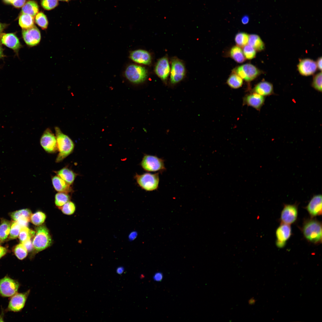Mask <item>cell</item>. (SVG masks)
I'll return each instance as SVG.
<instances>
[{
  "mask_svg": "<svg viewBox=\"0 0 322 322\" xmlns=\"http://www.w3.org/2000/svg\"><path fill=\"white\" fill-rule=\"evenodd\" d=\"M59 0L61 1H69V0Z\"/></svg>",
  "mask_w": 322,
  "mask_h": 322,
  "instance_id": "obj_54",
  "label": "cell"
},
{
  "mask_svg": "<svg viewBox=\"0 0 322 322\" xmlns=\"http://www.w3.org/2000/svg\"><path fill=\"white\" fill-rule=\"evenodd\" d=\"M138 233L135 230L130 232L128 236V239L129 241H132L135 239L137 237Z\"/></svg>",
  "mask_w": 322,
  "mask_h": 322,
  "instance_id": "obj_45",
  "label": "cell"
},
{
  "mask_svg": "<svg viewBox=\"0 0 322 322\" xmlns=\"http://www.w3.org/2000/svg\"><path fill=\"white\" fill-rule=\"evenodd\" d=\"M130 59L133 61L142 64L148 65L151 62V57L147 51L141 49L131 51L129 55Z\"/></svg>",
  "mask_w": 322,
  "mask_h": 322,
  "instance_id": "obj_18",
  "label": "cell"
},
{
  "mask_svg": "<svg viewBox=\"0 0 322 322\" xmlns=\"http://www.w3.org/2000/svg\"><path fill=\"white\" fill-rule=\"evenodd\" d=\"M185 74V69L184 63L177 58H174L171 61L170 71V82L175 84L182 80Z\"/></svg>",
  "mask_w": 322,
  "mask_h": 322,
  "instance_id": "obj_9",
  "label": "cell"
},
{
  "mask_svg": "<svg viewBox=\"0 0 322 322\" xmlns=\"http://www.w3.org/2000/svg\"><path fill=\"white\" fill-rule=\"evenodd\" d=\"M249 20V17L247 16H245L242 17L241 19L242 23L244 24H247Z\"/></svg>",
  "mask_w": 322,
  "mask_h": 322,
  "instance_id": "obj_49",
  "label": "cell"
},
{
  "mask_svg": "<svg viewBox=\"0 0 322 322\" xmlns=\"http://www.w3.org/2000/svg\"><path fill=\"white\" fill-rule=\"evenodd\" d=\"M230 55L233 60L238 63H242L245 60L243 50L238 46H234L231 48L230 51Z\"/></svg>",
  "mask_w": 322,
  "mask_h": 322,
  "instance_id": "obj_26",
  "label": "cell"
},
{
  "mask_svg": "<svg viewBox=\"0 0 322 322\" xmlns=\"http://www.w3.org/2000/svg\"><path fill=\"white\" fill-rule=\"evenodd\" d=\"M21 227L16 221L11 223L9 239H13L16 238L19 235Z\"/></svg>",
  "mask_w": 322,
  "mask_h": 322,
  "instance_id": "obj_37",
  "label": "cell"
},
{
  "mask_svg": "<svg viewBox=\"0 0 322 322\" xmlns=\"http://www.w3.org/2000/svg\"><path fill=\"white\" fill-rule=\"evenodd\" d=\"M159 173L151 174L145 173L141 174H136L134 178L138 185L143 189L148 191L157 190L158 188Z\"/></svg>",
  "mask_w": 322,
  "mask_h": 322,
  "instance_id": "obj_3",
  "label": "cell"
},
{
  "mask_svg": "<svg viewBox=\"0 0 322 322\" xmlns=\"http://www.w3.org/2000/svg\"><path fill=\"white\" fill-rule=\"evenodd\" d=\"M34 18L33 16L22 13L19 18V24L23 29H27L34 26Z\"/></svg>",
  "mask_w": 322,
  "mask_h": 322,
  "instance_id": "obj_28",
  "label": "cell"
},
{
  "mask_svg": "<svg viewBox=\"0 0 322 322\" xmlns=\"http://www.w3.org/2000/svg\"><path fill=\"white\" fill-rule=\"evenodd\" d=\"M35 232L30 229L27 227L21 228L19 235L20 242L22 243L28 239H31L34 236Z\"/></svg>",
  "mask_w": 322,
  "mask_h": 322,
  "instance_id": "obj_35",
  "label": "cell"
},
{
  "mask_svg": "<svg viewBox=\"0 0 322 322\" xmlns=\"http://www.w3.org/2000/svg\"><path fill=\"white\" fill-rule=\"evenodd\" d=\"M55 172L57 176L70 185L73 182L76 176L74 172L67 168H64Z\"/></svg>",
  "mask_w": 322,
  "mask_h": 322,
  "instance_id": "obj_23",
  "label": "cell"
},
{
  "mask_svg": "<svg viewBox=\"0 0 322 322\" xmlns=\"http://www.w3.org/2000/svg\"><path fill=\"white\" fill-rule=\"evenodd\" d=\"M124 271V268L122 267H119L117 269V272L119 274H121L123 273Z\"/></svg>",
  "mask_w": 322,
  "mask_h": 322,
  "instance_id": "obj_50",
  "label": "cell"
},
{
  "mask_svg": "<svg viewBox=\"0 0 322 322\" xmlns=\"http://www.w3.org/2000/svg\"><path fill=\"white\" fill-rule=\"evenodd\" d=\"M248 44L258 52L264 50L265 48V44L260 37L256 34L249 35Z\"/></svg>",
  "mask_w": 322,
  "mask_h": 322,
  "instance_id": "obj_24",
  "label": "cell"
},
{
  "mask_svg": "<svg viewBox=\"0 0 322 322\" xmlns=\"http://www.w3.org/2000/svg\"><path fill=\"white\" fill-rule=\"evenodd\" d=\"M30 221L29 219L25 217L21 216L19 217L16 221L21 227H27L28 225V222Z\"/></svg>",
  "mask_w": 322,
  "mask_h": 322,
  "instance_id": "obj_43",
  "label": "cell"
},
{
  "mask_svg": "<svg viewBox=\"0 0 322 322\" xmlns=\"http://www.w3.org/2000/svg\"><path fill=\"white\" fill-rule=\"evenodd\" d=\"M249 35L244 32H238L235 35V41L237 46L243 47L247 44Z\"/></svg>",
  "mask_w": 322,
  "mask_h": 322,
  "instance_id": "obj_31",
  "label": "cell"
},
{
  "mask_svg": "<svg viewBox=\"0 0 322 322\" xmlns=\"http://www.w3.org/2000/svg\"><path fill=\"white\" fill-rule=\"evenodd\" d=\"M265 101V97L255 93L248 94L244 98V103L257 110H260Z\"/></svg>",
  "mask_w": 322,
  "mask_h": 322,
  "instance_id": "obj_19",
  "label": "cell"
},
{
  "mask_svg": "<svg viewBox=\"0 0 322 322\" xmlns=\"http://www.w3.org/2000/svg\"><path fill=\"white\" fill-rule=\"evenodd\" d=\"M35 21L36 24L43 30L47 29L48 22L46 16L42 12L38 13L35 16Z\"/></svg>",
  "mask_w": 322,
  "mask_h": 322,
  "instance_id": "obj_33",
  "label": "cell"
},
{
  "mask_svg": "<svg viewBox=\"0 0 322 322\" xmlns=\"http://www.w3.org/2000/svg\"><path fill=\"white\" fill-rule=\"evenodd\" d=\"M70 199L69 195L67 193L59 192L55 196V203L58 207H60L69 201Z\"/></svg>",
  "mask_w": 322,
  "mask_h": 322,
  "instance_id": "obj_34",
  "label": "cell"
},
{
  "mask_svg": "<svg viewBox=\"0 0 322 322\" xmlns=\"http://www.w3.org/2000/svg\"><path fill=\"white\" fill-rule=\"evenodd\" d=\"M30 292V290L21 293H16L11 297L7 310L14 312L21 311L24 307Z\"/></svg>",
  "mask_w": 322,
  "mask_h": 322,
  "instance_id": "obj_10",
  "label": "cell"
},
{
  "mask_svg": "<svg viewBox=\"0 0 322 322\" xmlns=\"http://www.w3.org/2000/svg\"><path fill=\"white\" fill-rule=\"evenodd\" d=\"M40 143L43 149L48 153H53L58 150L56 137L50 129L47 128L44 131Z\"/></svg>",
  "mask_w": 322,
  "mask_h": 322,
  "instance_id": "obj_11",
  "label": "cell"
},
{
  "mask_svg": "<svg viewBox=\"0 0 322 322\" xmlns=\"http://www.w3.org/2000/svg\"><path fill=\"white\" fill-rule=\"evenodd\" d=\"M52 181L53 186L57 191L67 193L72 191L70 185L58 176L53 177Z\"/></svg>",
  "mask_w": 322,
  "mask_h": 322,
  "instance_id": "obj_22",
  "label": "cell"
},
{
  "mask_svg": "<svg viewBox=\"0 0 322 322\" xmlns=\"http://www.w3.org/2000/svg\"><path fill=\"white\" fill-rule=\"evenodd\" d=\"M312 86L315 90L322 92V72L321 71L313 77Z\"/></svg>",
  "mask_w": 322,
  "mask_h": 322,
  "instance_id": "obj_38",
  "label": "cell"
},
{
  "mask_svg": "<svg viewBox=\"0 0 322 322\" xmlns=\"http://www.w3.org/2000/svg\"><path fill=\"white\" fill-rule=\"evenodd\" d=\"M317 69L319 70L322 69V58H319L316 62Z\"/></svg>",
  "mask_w": 322,
  "mask_h": 322,
  "instance_id": "obj_48",
  "label": "cell"
},
{
  "mask_svg": "<svg viewBox=\"0 0 322 322\" xmlns=\"http://www.w3.org/2000/svg\"><path fill=\"white\" fill-rule=\"evenodd\" d=\"M298 213L296 204L284 205L281 215L282 223L289 225L293 223L297 219Z\"/></svg>",
  "mask_w": 322,
  "mask_h": 322,
  "instance_id": "obj_13",
  "label": "cell"
},
{
  "mask_svg": "<svg viewBox=\"0 0 322 322\" xmlns=\"http://www.w3.org/2000/svg\"><path fill=\"white\" fill-rule=\"evenodd\" d=\"M300 74L304 76H308L314 74L317 69L316 62L309 58L300 60L297 66Z\"/></svg>",
  "mask_w": 322,
  "mask_h": 322,
  "instance_id": "obj_16",
  "label": "cell"
},
{
  "mask_svg": "<svg viewBox=\"0 0 322 322\" xmlns=\"http://www.w3.org/2000/svg\"><path fill=\"white\" fill-rule=\"evenodd\" d=\"M163 278V275L162 273L159 272H157L153 276V279L156 281H161Z\"/></svg>",
  "mask_w": 322,
  "mask_h": 322,
  "instance_id": "obj_46",
  "label": "cell"
},
{
  "mask_svg": "<svg viewBox=\"0 0 322 322\" xmlns=\"http://www.w3.org/2000/svg\"><path fill=\"white\" fill-rule=\"evenodd\" d=\"M248 304L250 305L254 304L256 302V300L253 298H251L249 300Z\"/></svg>",
  "mask_w": 322,
  "mask_h": 322,
  "instance_id": "obj_51",
  "label": "cell"
},
{
  "mask_svg": "<svg viewBox=\"0 0 322 322\" xmlns=\"http://www.w3.org/2000/svg\"><path fill=\"white\" fill-rule=\"evenodd\" d=\"M36 231L32 243L34 250L38 252L49 246L52 240L49 231L45 226L39 225L36 228Z\"/></svg>",
  "mask_w": 322,
  "mask_h": 322,
  "instance_id": "obj_4",
  "label": "cell"
},
{
  "mask_svg": "<svg viewBox=\"0 0 322 322\" xmlns=\"http://www.w3.org/2000/svg\"><path fill=\"white\" fill-rule=\"evenodd\" d=\"M41 4L45 10H50L57 6L58 1V0H41Z\"/></svg>",
  "mask_w": 322,
  "mask_h": 322,
  "instance_id": "obj_41",
  "label": "cell"
},
{
  "mask_svg": "<svg viewBox=\"0 0 322 322\" xmlns=\"http://www.w3.org/2000/svg\"><path fill=\"white\" fill-rule=\"evenodd\" d=\"M322 201V197L321 194L314 195L306 207L312 217L321 215Z\"/></svg>",
  "mask_w": 322,
  "mask_h": 322,
  "instance_id": "obj_17",
  "label": "cell"
},
{
  "mask_svg": "<svg viewBox=\"0 0 322 322\" xmlns=\"http://www.w3.org/2000/svg\"><path fill=\"white\" fill-rule=\"evenodd\" d=\"M7 2L12 4L15 7L20 8L23 7L26 2V0H5Z\"/></svg>",
  "mask_w": 322,
  "mask_h": 322,
  "instance_id": "obj_42",
  "label": "cell"
},
{
  "mask_svg": "<svg viewBox=\"0 0 322 322\" xmlns=\"http://www.w3.org/2000/svg\"><path fill=\"white\" fill-rule=\"evenodd\" d=\"M4 25L0 23V35L4 28Z\"/></svg>",
  "mask_w": 322,
  "mask_h": 322,
  "instance_id": "obj_52",
  "label": "cell"
},
{
  "mask_svg": "<svg viewBox=\"0 0 322 322\" xmlns=\"http://www.w3.org/2000/svg\"><path fill=\"white\" fill-rule=\"evenodd\" d=\"M22 35L26 43L30 46L37 45L41 39L40 30L35 26L27 29H23Z\"/></svg>",
  "mask_w": 322,
  "mask_h": 322,
  "instance_id": "obj_12",
  "label": "cell"
},
{
  "mask_svg": "<svg viewBox=\"0 0 322 322\" xmlns=\"http://www.w3.org/2000/svg\"><path fill=\"white\" fill-rule=\"evenodd\" d=\"M302 231L304 236L309 241L317 244L322 241V225L319 221L311 219L304 224Z\"/></svg>",
  "mask_w": 322,
  "mask_h": 322,
  "instance_id": "obj_2",
  "label": "cell"
},
{
  "mask_svg": "<svg viewBox=\"0 0 322 322\" xmlns=\"http://www.w3.org/2000/svg\"><path fill=\"white\" fill-rule=\"evenodd\" d=\"M39 7L35 1L29 0L26 2L23 6L22 13L30 15L33 17L38 13Z\"/></svg>",
  "mask_w": 322,
  "mask_h": 322,
  "instance_id": "obj_25",
  "label": "cell"
},
{
  "mask_svg": "<svg viewBox=\"0 0 322 322\" xmlns=\"http://www.w3.org/2000/svg\"><path fill=\"white\" fill-rule=\"evenodd\" d=\"M253 93L265 97L274 93L273 87L272 84L268 81H261L254 86L253 89Z\"/></svg>",
  "mask_w": 322,
  "mask_h": 322,
  "instance_id": "obj_21",
  "label": "cell"
},
{
  "mask_svg": "<svg viewBox=\"0 0 322 322\" xmlns=\"http://www.w3.org/2000/svg\"><path fill=\"white\" fill-rule=\"evenodd\" d=\"M3 49L1 46L0 45V58L3 56Z\"/></svg>",
  "mask_w": 322,
  "mask_h": 322,
  "instance_id": "obj_53",
  "label": "cell"
},
{
  "mask_svg": "<svg viewBox=\"0 0 322 322\" xmlns=\"http://www.w3.org/2000/svg\"><path fill=\"white\" fill-rule=\"evenodd\" d=\"M7 249L5 247L0 246V259L5 256L7 253Z\"/></svg>",
  "mask_w": 322,
  "mask_h": 322,
  "instance_id": "obj_47",
  "label": "cell"
},
{
  "mask_svg": "<svg viewBox=\"0 0 322 322\" xmlns=\"http://www.w3.org/2000/svg\"><path fill=\"white\" fill-rule=\"evenodd\" d=\"M30 239H28L22 243L25 247L28 252H31L33 248L32 243Z\"/></svg>",
  "mask_w": 322,
  "mask_h": 322,
  "instance_id": "obj_44",
  "label": "cell"
},
{
  "mask_svg": "<svg viewBox=\"0 0 322 322\" xmlns=\"http://www.w3.org/2000/svg\"><path fill=\"white\" fill-rule=\"evenodd\" d=\"M227 83L232 88L236 89L242 86L243 80L237 74L232 72L227 79Z\"/></svg>",
  "mask_w": 322,
  "mask_h": 322,
  "instance_id": "obj_29",
  "label": "cell"
},
{
  "mask_svg": "<svg viewBox=\"0 0 322 322\" xmlns=\"http://www.w3.org/2000/svg\"><path fill=\"white\" fill-rule=\"evenodd\" d=\"M11 223L8 220L2 219L0 224V241H5L8 236L10 228Z\"/></svg>",
  "mask_w": 322,
  "mask_h": 322,
  "instance_id": "obj_27",
  "label": "cell"
},
{
  "mask_svg": "<svg viewBox=\"0 0 322 322\" xmlns=\"http://www.w3.org/2000/svg\"><path fill=\"white\" fill-rule=\"evenodd\" d=\"M291 234V229L290 225L282 223L276 231L277 246L279 248L283 247Z\"/></svg>",
  "mask_w": 322,
  "mask_h": 322,
  "instance_id": "obj_14",
  "label": "cell"
},
{
  "mask_svg": "<svg viewBox=\"0 0 322 322\" xmlns=\"http://www.w3.org/2000/svg\"><path fill=\"white\" fill-rule=\"evenodd\" d=\"M165 160L155 155L145 154L140 163L143 169L148 172L162 173L166 170Z\"/></svg>",
  "mask_w": 322,
  "mask_h": 322,
  "instance_id": "obj_5",
  "label": "cell"
},
{
  "mask_svg": "<svg viewBox=\"0 0 322 322\" xmlns=\"http://www.w3.org/2000/svg\"><path fill=\"white\" fill-rule=\"evenodd\" d=\"M13 251L16 256L20 260L24 259L27 256L28 252L25 247L21 243L15 247Z\"/></svg>",
  "mask_w": 322,
  "mask_h": 322,
  "instance_id": "obj_30",
  "label": "cell"
},
{
  "mask_svg": "<svg viewBox=\"0 0 322 322\" xmlns=\"http://www.w3.org/2000/svg\"><path fill=\"white\" fill-rule=\"evenodd\" d=\"M55 130L58 150L59 152L56 162H59L72 152L74 149V144L72 140L63 133L59 127H55Z\"/></svg>",
  "mask_w": 322,
  "mask_h": 322,
  "instance_id": "obj_1",
  "label": "cell"
},
{
  "mask_svg": "<svg viewBox=\"0 0 322 322\" xmlns=\"http://www.w3.org/2000/svg\"><path fill=\"white\" fill-rule=\"evenodd\" d=\"M60 208L64 214L70 215L74 213L75 207L74 204L72 202L69 201L62 206L60 207Z\"/></svg>",
  "mask_w": 322,
  "mask_h": 322,
  "instance_id": "obj_40",
  "label": "cell"
},
{
  "mask_svg": "<svg viewBox=\"0 0 322 322\" xmlns=\"http://www.w3.org/2000/svg\"><path fill=\"white\" fill-rule=\"evenodd\" d=\"M20 286L18 282L7 275L0 279V296L11 297L18 292Z\"/></svg>",
  "mask_w": 322,
  "mask_h": 322,
  "instance_id": "obj_7",
  "label": "cell"
},
{
  "mask_svg": "<svg viewBox=\"0 0 322 322\" xmlns=\"http://www.w3.org/2000/svg\"><path fill=\"white\" fill-rule=\"evenodd\" d=\"M243 48V52L245 58L251 60L255 57L256 51L252 46L247 44Z\"/></svg>",
  "mask_w": 322,
  "mask_h": 322,
  "instance_id": "obj_39",
  "label": "cell"
},
{
  "mask_svg": "<svg viewBox=\"0 0 322 322\" xmlns=\"http://www.w3.org/2000/svg\"><path fill=\"white\" fill-rule=\"evenodd\" d=\"M247 81H252L261 74L260 70L254 65L246 64L236 67L233 72Z\"/></svg>",
  "mask_w": 322,
  "mask_h": 322,
  "instance_id": "obj_8",
  "label": "cell"
},
{
  "mask_svg": "<svg viewBox=\"0 0 322 322\" xmlns=\"http://www.w3.org/2000/svg\"><path fill=\"white\" fill-rule=\"evenodd\" d=\"M46 218L45 214L41 211H38L32 214L30 220L34 225L39 226L44 222Z\"/></svg>",
  "mask_w": 322,
  "mask_h": 322,
  "instance_id": "obj_36",
  "label": "cell"
},
{
  "mask_svg": "<svg viewBox=\"0 0 322 322\" xmlns=\"http://www.w3.org/2000/svg\"><path fill=\"white\" fill-rule=\"evenodd\" d=\"M146 69L143 66L134 64L128 66L125 71L126 79L134 84H139L144 82L148 77Z\"/></svg>",
  "mask_w": 322,
  "mask_h": 322,
  "instance_id": "obj_6",
  "label": "cell"
},
{
  "mask_svg": "<svg viewBox=\"0 0 322 322\" xmlns=\"http://www.w3.org/2000/svg\"><path fill=\"white\" fill-rule=\"evenodd\" d=\"M32 214L31 210L28 209H23L11 212L10 213V217L14 221H16L20 217L24 216L30 220Z\"/></svg>",
  "mask_w": 322,
  "mask_h": 322,
  "instance_id": "obj_32",
  "label": "cell"
},
{
  "mask_svg": "<svg viewBox=\"0 0 322 322\" xmlns=\"http://www.w3.org/2000/svg\"><path fill=\"white\" fill-rule=\"evenodd\" d=\"M154 70L157 76L162 80L165 81L170 72V68L168 58L165 56L160 59L155 65Z\"/></svg>",
  "mask_w": 322,
  "mask_h": 322,
  "instance_id": "obj_15",
  "label": "cell"
},
{
  "mask_svg": "<svg viewBox=\"0 0 322 322\" xmlns=\"http://www.w3.org/2000/svg\"><path fill=\"white\" fill-rule=\"evenodd\" d=\"M1 42L14 50H17L21 45L18 38L13 33H4L0 35Z\"/></svg>",
  "mask_w": 322,
  "mask_h": 322,
  "instance_id": "obj_20",
  "label": "cell"
}]
</instances>
